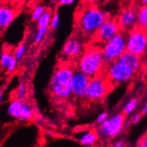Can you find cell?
I'll return each instance as SVG.
<instances>
[{"label": "cell", "instance_id": "obj_1", "mask_svg": "<svg viewBox=\"0 0 147 147\" xmlns=\"http://www.w3.org/2000/svg\"><path fill=\"white\" fill-rule=\"evenodd\" d=\"M74 71L71 67L67 65H61L55 69L49 84V90L54 98L65 100L71 95Z\"/></svg>", "mask_w": 147, "mask_h": 147}, {"label": "cell", "instance_id": "obj_2", "mask_svg": "<svg viewBox=\"0 0 147 147\" xmlns=\"http://www.w3.org/2000/svg\"><path fill=\"white\" fill-rule=\"evenodd\" d=\"M108 18L106 13L100 8L94 5H88L83 7L78 14V27L86 35H94Z\"/></svg>", "mask_w": 147, "mask_h": 147}, {"label": "cell", "instance_id": "obj_3", "mask_svg": "<svg viewBox=\"0 0 147 147\" xmlns=\"http://www.w3.org/2000/svg\"><path fill=\"white\" fill-rule=\"evenodd\" d=\"M105 65L102 49L90 47L84 51L81 55L78 62V70L89 78H92L100 75Z\"/></svg>", "mask_w": 147, "mask_h": 147}, {"label": "cell", "instance_id": "obj_4", "mask_svg": "<svg viewBox=\"0 0 147 147\" xmlns=\"http://www.w3.org/2000/svg\"><path fill=\"white\" fill-rule=\"evenodd\" d=\"M102 51L105 63L107 65L119 59L126 52V37L124 33L120 31L104 44Z\"/></svg>", "mask_w": 147, "mask_h": 147}, {"label": "cell", "instance_id": "obj_5", "mask_svg": "<svg viewBox=\"0 0 147 147\" xmlns=\"http://www.w3.org/2000/svg\"><path fill=\"white\" fill-rule=\"evenodd\" d=\"M147 50V30L135 25L126 37V51L141 56Z\"/></svg>", "mask_w": 147, "mask_h": 147}, {"label": "cell", "instance_id": "obj_6", "mask_svg": "<svg viewBox=\"0 0 147 147\" xmlns=\"http://www.w3.org/2000/svg\"><path fill=\"white\" fill-rule=\"evenodd\" d=\"M110 85L106 77L102 75L90 78L87 88L85 99L90 101H100L107 95Z\"/></svg>", "mask_w": 147, "mask_h": 147}, {"label": "cell", "instance_id": "obj_7", "mask_svg": "<svg viewBox=\"0 0 147 147\" xmlns=\"http://www.w3.org/2000/svg\"><path fill=\"white\" fill-rule=\"evenodd\" d=\"M134 72L119 59L108 65L107 79L111 84H121L129 82Z\"/></svg>", "mask_w": 147, "mask_h": 147}, {"label": "cell", "instance_id": "obj_8", "mask_svg": "<svg viewBox=\"0 0 147 147\" xmlns=\"http://www.w3.org/2000/svg\"><path fill=\"white\" fill-rule=\"evenodd\" d=\"M124 121V114H117L112 118H107L104 122L100 124V130L99 132L97 133V135L99 136V134H104L111 138L115 137L122 129Z\"/></svg>", "mask_w": 147, "mask_h": 147}, {"label": "cell", "instance_id": "obj_9", "mask_svg": "<svg viewBox=\"0 0 147 147\" xmlns=\"http://www.w3.org/2000/svg\"><path fill=\"white\" fill-rule=\"evenodd\" d=\"M120 31L117 21L115 19L108 18L94 36L98 42L105 44Z\"/></svg>", "mask_w": 147, "mask_h": 147}, {"label": "cell", "instance_id": "obj_10", "mask_svg": "<svg viewBox=\"0 0 147 147\" xmlns=\"http://www.w3.org/2000/svg\"><path fill=\"white\" fill-rule=\"evenodd\" d=\"M90 78L81 71L76 70L73 74L72 79V94L78 99L85 98L87 88Z\"/></svg>", "mask_w": 147, "mask_h": 147}, {"label": "cell", "instance_id": "obj_11", "mask_svg": "<svg viewBox=\"0 0 147 147\" xmlns=\"http://www.w3.org/2000/svg\"><path fill=\"white\" fill-rule=\"evenodd\" d=\"M63 56L67 59H74L83 53L82 42L78 38L68 39L63 46L61 51Z\"/></svg>", "mask_w": 147, "mask_h": 147}, {"label": "cell", "instance_id": "obj_12", "mask_svg": "<svg viewBox=\"0 0 147 147\" xmlns=\"http://www.w3.org/2000/svg\"><path fill=\"white\" fill-rule=\"evenodd\" d=\"M117 21L120 30L131 29L136 25V11L130 7L124 9L119 13Z\"/></svg>", "mask_w": 147, "mask_h": 147}, {"label": "cell", "instance_id": "obj_13", "mask_svg": "<svg viewBox=\"0 0 147 147\" xmlns=\"http://www.w3.org/2000/svg\"><path fill=\"white\" fill-rule=\"evenodd\" d=\"M16 10L8 5H4L0 8V30L8 27L16 17Z\"/></svg>", "mask_w": 147, "mask_h": 147}, {"label": "cell", "instance_id": "obj_14", "mask_svg": "<svg viewBox=\"0 0 147 147\" xmlns=\"http://www.w3.org/2000/svg\"><path fill=\"white\" fill-rule=\"evenodd\" d=\"M124 62L126 65L128 66L134 73L137 72L142 65V60L140 56L135 55L126 51L119 59Z\"/></svg>", "mask_w": 147, "mask_h": 147}, {"label": "cell", "instance_id": "obj_15", "mask_svg": "<svg viewBox=\"0 0 147 147\" xmlns=\"http://www.w3.org/2000/svg\"><path fill=\"white\" fill-rule=\"evenodd\" d=\"M136 26L147 30V6H141L136 11Z\"/></svg>", "mask_w": 147, "mask_h": 147}, {"label": "cell", "instance_id": "obj_16", "mask_svg": "<svg viewBox=\"0 0 147 147\" xmlns=\"http://www.w3.org/2000/svg\"><path fill=\"white\" fill-rule=\"evenodd\" d=\"M22 104L23 102L22 101L18 99L13 98L9 104L8 110H7L9 115L13 118H20Z\"/></svg>", "mask_w": 147, "mask_h": 147}, {"label": "cell", "instance_id": "obj_17", "mask_svg": "<svg viewBox=\"0 0 147 147\" xmlns=\"http://www.w3.org/2000/svg\"><path fill=\"white\" fill-rule=\"evenodd\" d=\"M15 57L13 54L7 51L4 50L0 54V67L2 69L7 70Z\"/></svg>", "mask_w": 147, "mask_h": 147}, {"label": "cell", "instance_id": "obj_18", "mask_svg": "<svg viewBox=\"0 0 147 147\" xmlns=\"http://www.w3.org/2000/svg\"><path fill=\"white\" fill-rule=\"evenodd\" d=\"M97 138V133L95 131H88L81 135L80 142L84 146H91L96 142Z\"/></svg>", "mask_w": 147, "mask_h": 147}, {"label": "cell", "instance_id": "obj_19", "mask_svg": "<svg viewBox=\"0 0 147 147\" xmlns=\"http://www.w3.org/2000/svg\"><path fill=\"white\" fill-rule=\"evenodd\" d=\"M52 16L53 15L50 10H46L45 12L37 20V24L38 27H48L49 25H50Z\"/></svg>", "mask_w": 147, "mask_h": 147}, {"label": "cell", "instance_id": "obj_20", "mask_svg": "<svg viewBox=\"0 0 147 147\" xmlns=\"http://www.w3.org/2000/svg\"><path fill=\"white\" fill-rule=\"evenodd\" d=\"M32 110L31 108L28 103L24 102L22 104V110H21L20 118L22 120H28L30 119L32 116Z\"/></svg>", "mask_w": 147, "mask_h": 147}, {"label": "cell", "instance_id": "obj_21", "mask_svg": "<svg viewBox=\"0 0 147 147\" xmlns=\"http://www.w3.org/2000/svg\"><path fill=\"white\" fill-rule=\"evenodd\" d=\"M26 86L24 84L21 82L18 85V87L16 88V97L15 99H18L22 102H24L25 99H26Z\"/></svg>", "mask_w": 147, "mask_h": 147}, {"label": "cell", "instance_id": "obj_22", "mask_svg": "<svg viewBox=\"0 0 147 147\" xmlns=\"http://www.w3.org/2000/svg\"><path fill=\"white\" fill-rule=\"evenodd\" d=\"M139 103V99L136 98L132 99L126 103L124 108V114H129L136 109Z\"/></svg>", "mask_w": 147, "mask_h": 147}, {"label": "cell", "instance_id": "obj_23", "mask_svg": "<svg viewBox=\"0 0 147 147\" xmlns=\"http://www.w3.org/2000/svg\"><path fill=\"white\" fill-rule=\"evenodd\" d=\"M46 9L43 6L41 5H37L34 7V9L32 11V14H31V19L33 21H36L40 17L42 14L45 12Z\"/></svg>", "mask_w": 147, "mask_h": 147}, {"label": "cell", "instance_id": "obj_24", "mask_svg": "<svg viewBox=\"0 0 147 147\" xmlns=\"http://www.w3.org/2000/svg\"><path fill=\"white\" fill-rule=\"evenodd\" d=\"M48 30V27H38V30L36 31V34L35 36V42L36 44H38L44 37L45 34H46V31Z\"/></svg>", "mask_w": 147, "mask_h": 147}, {"label": "cell", "instance_id": "obj_25", "mask_svg": "<svg viewBox=\"0 0 147 147\" xmlns=\"http://www.w3.org/2000/svg\"><path fill=\"white\" fill-rule=\"evenodd\" d=\"M25 49H26V46L24 44H19L17 47L16 48L14 51V53H13V56L15 57V59L16 60H19L22 59V57L23 56L24 54Z\"/></svg>", "mask_w": 147, "mask_h": 147}, {"label": "cell", "instance_id": "obj_26", "mask_svg": "<svg viewBox=\"0 0 147 147\" xmlns=\"http://www.w3.org/2000/svg\"><path fill=\"white\" fill-rule=\"evenodd\" d=\"M59 22H60V18L59 15H58L57 13L54 14L51 18V21L50 23V27L52 29H55L58 28V25H59Z\"/></svg>", "mask_w": 147, "mask_h": 147}, {"label": "cell", "instance_id": "obj_27", "mask_svg": "<svg viewBox=\"0 0 147 147\" xmlns=\"http://www.w3.org/2000/svg\"><path fill=\"white\" fill-rule=\"evenodd\" d=\"M136 147H147V133L139 139Z\"/></svg>", "mask_w": 147, "mask_h": 147}, {"label": "cell", "instance_id": "obj_28", "mask_svg": "<svg viewBox=\"0 0 147 147\" xmlns=\"http://www.w3.org/2000/svg\"><path fill=\"white\" fill-rule=\"evenodd\" d=\"M108 118V113L106 112H102V113L100 114L97 118V122L99 124H102V122H104L105 120H107Z\"/></svg>", "mask_w": 147, "mask_h": 147}, {"label": "cell", "instance_id": "obj_29", "mask_svg": "<svg viewBox=\"0 0 147 147\" xmlns=\"http://www.w3.org/2000/svg\"><path fill=\"white\" fill-rule=\"evenodd\" d=\"M142 116L143 115L142 114V113H137V114H135L134 115H133L132 117L131 118V124H137L140 119L142 118Z\"/></svg>", "mask_w": 147, "mask_h": 147}, {"label": "cell", "instance_id": "obj_30", "mask_svg": "<svg viewBox=\"0 0 147 147\" xmlns=\"http://www.w3.org/2000/svg\"><path fill=\"white\" fill-rule=\"evenodd\" d=\"M16 65H17V60H16V59H13V61H12V63L10 64V66L9 67V68L7 69V71H8L9 73L13 72V71L15 70V69H16Z\"/></svg>", "mask_w": 147, "mask_h": 147}, {"label": "cell", "instance_id": "obj_31", "mask_svg": "<svg viewBox=\"0 0 147 147\" xmlns=\"http://www.w3.org/2000/svg\"><path fill=\"white\" fill-rule=\"evenodd\" d=\"M73 2H74L73 0H60L59 1V4L61 5H68V4H71Z\"/></svg>", "mask_w": 147, "mask_h": 147}, {"label": "cell", "instance_id": "obj_32", "mask_svg": "<svg viewBox=\"0 0 147 147\" xmlns=\"http://www.w3.org/2000/svg\"><path fill=\"white\" fill-rule=\"evenodd\" d=\"M112 147H125V144L123 141H117L114 144Z\"/></svg>", "mask_w": 147, "mask_h": 147}, {"label": "cell", "instance_id": "obj_33", "mask_svg": "<svg viewBox=\"0 0 147 147\" xmlns=\"http://www.w3.org/2000/svg\"><path fill=\"white\" fill-rule=\"evenodd\" d=\"M141 113H142V115L147 114V102L145 103V105L144 106V107H143V109H142V111Z\"/></svg>", "mask_w": 147, "mask_h": 147}, {"label": "cell", "instance_id": "obj_34", "mask_svg": "<svg viewBox=\"0 0 147 147\" xmlns=\"http://www.w3.org/2000/svg\"><path fill=\"white\" fill-rule=\"evenodd\" d=\"M2 97H3L2 91H1V90H0V103H1V100H2Z\"/></svg>", "mask_w": 147, "mask_h": 147}, {"label": "cell", "instance_id": "obj_35", "mask_svg": "<svg viewBox=\"0 0 147 147\" xmlns=\"http://www.w3.org/2000/svg\"><path fill=\"white\" fill-rule=\"evenodd\" d=\"M143 4H142V5H145V6H147V0H143V1H142Z\"/></svg>", "mask_w": 147, "mask_h": 147}, {"label": "cell", "instance_id": "obj_36", "mask_svg": "<svg viewBox=\"0 0 147 147\" xmlns=\"http://www.w3.org/2000/svg\"><path fill=\"white\" fill-rule=\"evenodd\" d=\"M3 5H4V4H3V3H2V1H0V8H1V7H2Z\"/></svg>", "mask_w": 147, "mask_h": 147}]
</instances>
